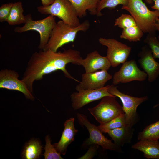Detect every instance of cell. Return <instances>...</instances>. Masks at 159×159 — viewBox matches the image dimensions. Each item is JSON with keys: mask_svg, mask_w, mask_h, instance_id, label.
<instances>
[{"mask_svg": "<svg viewBox=\"0 0 159 159\" xmlns=\"http://www.w3.org/2000/svg\"><path fill=\"white\" fill-rule=\"evenodd\" d=\"M144 42L150 49L153 58L159 59V41L156 34H148Z\"/></svg>", "mask_w": 159, "mask_h": 159, "instance_id": "obj_26", "label": "cell"}, {"mask_svg": "<svg viewBox=\"0 0 159 159\" xmlns=\"http://www.w3.org/2000/svg\"><path fill=\"white\" fill-rule=\"evenodd\" d=\"M14 3H9L2 4L0 7V22L6 21Z\"/></svg>", "mask_w": 159, "mask_h": 159, "instance_id": "obj_29", "label": "cell"}, {"mask_svg": "<svg viewBox=\"0 0 159 159\" xmlns=\"http://www.w3.org/2000/svg\"><path fill=\"white\" fill-rule=\"evenodd\" d=\"M82 59L80 52L72 49L62 52L40 50L31 56L21 80L32 93L35 81L42 80L44 76L57 70L62 71L66 77L79 82L71 76L66 67L69 63L81 66Z\"/></svg>", "mask_w": 159, "mask_h": 159, "instance_id": "obj_1", "label": "cell"}, {"mask_svg": "<svg viewBox=\"0 0 159 159\" xmlns=\"http://www.w3.org/2000/svg\"><path fill=\"white\" fill-rule=\"evenodd\" d=\"M158 40L159 41V35H158Z\"/></svg>", "mask_w": 159, "mask_h": 159, "instance_id": "obj_36", "label": "cell"}, {"mask_svg": "<svg viewBox=\"0 0 159 159\" xmlns=\"http://www.w3.org/2000/svg\"><path fill=\"white\" fill-rule=\"evenodd\" d=\"M132 126L127 125L108 131L107 133L119 147L131 142L134 132Z\"/></svg>", "mask_w": 159, "mask_h": 159, "instance_id": "obj_18", "label": "cell"}, {"mask_svg": "<svg viewBox=\"0 0 159 159\" xmlns=\"http://www.w3.org/2000/svg\"><path fill=\"white\" fill-rule=\"evenodd\" d=\"M37 9L42 14L57 16L73 27H77L81 24L75 8L69 0H55L51 5L39 6Z\"/></svg>", "mask_w": 159, "mask_h": 159, "instance_id": "obj_4", "label": "cell"}, {"mask_svg": "<svg viewBox=\"0 0 159 159\" xmlns=\"http://www.w3.org/2000/svg\"><path fill=\"white\" fill-rule=\"evenodd\" d=\"M45 152L43 155L45 159H62L60 154L58 153L53 145L51 144V140L48 135L46 138Z\"/></svg>", "mask_w": 159, "mask_h": 159, "instance_id": "obj_27", "label": "cell"}, {"mask_svg": "<svg viewBox=\"0 0 159 159\" xmlns=\"http://www.w3.org/2000/svg\"><path fill=\"white\" fill-rule=\"evenodd\" d=\"M127 125L126 116L124 113L106 123L100 124L98 127L102 132L106 133L110 130Z\"/></svg>", "mask_w": 159, "mask_h": 159, "instance_id": "obj_21", "label": "cell"}, {"mask_svg": "<svg viewBox=\"0 0 159 159\" xmlns=\"http://www.w3.org/2000/svg\"><path fill=\"white\" fill-rule=\"evenodd\" d=\"M81 66L84 68L86 73L98 70H107L111 66L107 57L100 55L96 50L87 54L86 57L82 59Z\"/></svg>", "mask_w": 159, "mask_h": 159, "instance_id": "obj_15", "label": "cell"}, {"mask_svg": "<svg viewBox=\"0 0 159 159\" xmlns=\"http://www.w3.org/2000/svg\"><path fill=\"white\" fill-rule=\"evenodd\" d=\"M112 77L106 70L86 73L82 75L81 81L75 87L77 91L82 90H97L105 87Z\"/></svg>", "mask_w": 159, "mask_h": 159, "instance_id": "obj_13", "label": "cell"}, {"mask_svg": "<svg viewBox=\"0 0 159 159\" xmlns=\"http://www.w3.org/2000/svg\"><path fill=\"white\" fill-rule=\"evenodd\" d=\"M145 1L147 3L149 4H152L153 2L152 0H145Z\"/></svg>", "mask_w": 159, "mask_h": 159, "instance_id": "obj_34", "label": "cell"}, {"mask_svg": "<svg viewBox=\"0 0 159 159\" xmlns=\"http://www.w3.org/2000/svg\"><path fill=\"white\" fill-rule=\"evenodd\" d=\"M108 85L97 90H87L74 92L70 95L72 106L75 110L79 109L92 102L107 96H114L107 90Z\"/></svg>", "mask_w": 159, "mask_h": 159, "instance_id": "obj_12", "label": "cell"}, {"mask_svg": "<svg viewBox=\"0 0 159 159\" xmlns=\"http://www.w3.org/2000/svg\"><path fill=\"white\" fill-rule=\"evenodd\" d=\"M158 106H159V103L158 104H157L156 105H155L153 107V108H155L156 107H157Z\"/></svg>", "mask_w": 159, "mask_h": 159, "instance_id": "obj_35", "label": "cell"}, {"mask_svg": "<svg viewBox=\"0 0 159 159\" xmlns=\"http://www.w3.org/2000/svg\"><path fill=\"white\" fill-rule=\"evenodd\" d=\"M145 139H159V120L147 126L138 133V140Z\"/></svg>", "mask_w": 159, "mask_h": 159, "instance_id": "obj_23", "label": "cell"}, {"mask_svg": "<svg viewBox=\"0 0 159 159\" xmlns=\"http://www.w3.org/2000/svg\"><path fill=\"white\" fill-rule=\"evenodd\" d=\"M138 56V63L148 75V81L150 82H154L159 75V63L155 60L150 49L146 45L142 47Z\"/></svg>", "mask_w": 159, "mask_h": 159, "instance_id": "obj_14", "label": "cell"}, {"mask_svg": "<svg viewBox=\"0 0 159 159\" xmlns=\"http://www.w3.org/2000/svg\"><path fill=\"white\" fill-rule=\"evenodd\" d=\"M108 92L115 97H119L122 104V107L126 116L128 125L132 126L139 120V115L136 110L138 107L148 99L147 96L142 97L132 96L120 91L117 87L112 84L108 85Z\"/></svg>", "mask_w": 159, "mask_h": 159, "instance_id": "obj_8", "label": "cell"}, {"mask_svg": "<svg viewBox=\"0 0 159 159\" xmlns=\"http://www.w3.org/2000/svg\"><path fill=\"white\" fill-rule=\"evenodd\" d=\"M76 114L80 125L82 127H85L89 133V138L83 143L84 146L97 145L101 146L104 150L122 153L121 147L117 146L111 140L105 137L98 126L90 122L86 116L78 113H77Z\"/></svg>", "mask_w": 159, "mask_h": 159, "instance_id": "obj_7", "label": "cell"}, {"mask_svg": "<svg viewBox=\"0 0 159 159\" xmlns=\"http://www.w3.org/2000/svg\"><path fill=\"white\" fill-rule=\"evenodd\" d=\"M19 74L15 71L10 69H2L0 71V88L15 90L23 93L26 97L33 100L34 97L26 84L19 79Z\"/></svg>", "mask_w": 159, "mask_h": 159, "instance_id": "obj_11", "label": "cell"}, {"mask_svg": "<svg viewBox=\"0 0 159 159\" xmlns=\"http://www.w3.org/2000/svg\"><path fill=\"white\" fill-rule=\"evenodd\" d=\"M143 32L137 25L123 29L120 37L130 42L139 41L143 35Z\"/></svg>", "mask_w": 159, "mask_h": 159, "instance_id": "obj_24", "label": "cell"}, {"mask_svg": "<svg viewBox=\"0 0 159 159\" xmlns=\"http://www.w3.org/2000/svg\"><path fill=\"white\" fill-rule=\"evenodd\" d=\"M73 4L79 18L86 15L87 11L92 15H97V7L100 0H69Z\"/></svg>", "mask_w": 159, "mask_h": 159, "instance_id": "obj_19", "label": "cell"}, {"mask_svg": "<svg viewBox=\"0 0 159 159\" xmlns=\"http://www.w3.org/2000/svg\"><path fill=\"white\" fill-rule=\"evenodd\" d=\"M55 0H41L42 6H47L52 4Z\"/></svg>", "mask_w": 159, "mask_h": 159, "instance_id": "obj_31", "label": "cell"}, {"mask_svg": "<svg viewBox=\"0 0 159 159\" xmlns=\"http://www.w3.org/2000/svg\"><path fill=\"white\" fill-rule=\"evenodd\" d=\"M90 24L86 20L79 26L74 27L60 20L56 22L51 33L49 40L42 50H50L57 52L63 45L75 40L77 33L85 32L89 28Z\"/></svg>", "mask_w": 159, "mask_h": 159, "instance_id": "obj_3", "label": "cell"}, {"mask_svg": "<svg viewBox=\"0 0 159 159\" xmlns=\"http://www.w3.org/2000/svg\"><path fill=\"white\" fill-rule=\"evenodd\" d=\"M122 9L128 11L138 26L143 33L156 34V19L159 18V11L149 10L142 0H128L127 4Z\"/></svg>", "mask_w": 159, "mask_h": 159, "instance_id": "obj_2", "label": "cell"}, {"mask_svg": "<svg viewBox=\"0 0 159 159\" xmlns=\"http://www.w3.org/2000/svg\"><path fill=\"white\" fill-rule=\"evenodd\" d=\"M24 25L14 29L15 32L21 33L28 31L34 30L39 34L40 41L38 48L43 50L47 44L52 31L56 22L54 16L49 15L42 19L34 20L32 19L30 14L26 16Z\"/></svg>", "mask_w": 159, "mask_h": 159, "instance_id": "obj_5", "label": "cell"}, {"mask_svg": "<svg viewBox=\"0 0 159 159\" xmlns=\"http://www.w3.org/2000/svg\"><path fill=\"white\" fill-rule=\"evenodd\" d=\"M137 25L135 21L131 15L123 14L115 19L114 24L115 26L122 29Z\"/></svg>", "mask_w": 159, "mask_h": 159, "instance_id": "obj_28", "label": "cell"}, {"mask_svg": "<svg viewBox=\"0 0 159 159\" xmlns=\"http://www.w3.org/2000/svg\"><path fill=\"white\" fill-rule=\"evenodd\" d=\"M115 97H104L97 105L88 109L90 114L100 124L106 123L125 113L122 106L117 102Z\"/></svg>", "mask_w": 159, "mask_h": 159, "instance_id": "obj_6", "label": "cell"}, {"mask_svg": "<svg viewBox=\"0 0 159 159\" xmlns=\"http://www.w3.org/2000/svg\"><path fill=\"white\" fill-rule=\"evenodd\" d=\"M98 41L107 47L106 56L111 66L116 67L126 61L131 50L130 47L113 38L100 37Z\"/></svg>", "mask_w": 159, "mask_h": 159, "instance_id": "obj_9", "label": "cell"}, {"mask_svg": "<svg viewBox=\"0 0 159 159\" xmlns=\"http://www.w3.org/2000/svg\"><path fill=\"white\" fill-rule=\"evenodd\" d=\"M148 77L146 73L140 70L134 59L126 61L112 77L113 84L127 83L133 81H144Z\"/></svg>", "mask_w": 159, "mask_h": 159, "instance_id": "obj_10", "label": "cell"}, {"mask_svg": "<svg viewBox=\"0 0 159 159\" xmlns=\"http://www.w3.org/2000/svg\"><path fill=\"white\" fill-rule=\"evenodd\" d=\"M128 2V0H100L97 7L96 16L98 17L102 16L101 11L105 8L112 9L119 4L125 6L127 4Z\"/></svg>", "mask_w": 159, "mask_h": 159, "instance_id": "obj_25", "label": "cell"}, {"mask_svg": "<svg viewBox=\"0 0 159 159\" xmlns=\"http://www.w3.org/2000/svg\"><path fill=\"white\" fill-rule=\"evenodd\" d=\"M74 117L67 120L64 124V129L59 141L53 145L60 154L65 155L68 145L74 140L75 136L78 130L75 128Z\"/></svg>", "mask_w": 159, "mask_h": 159, "instance_id": "obj_16", "label": "cell"}, {"mask_svg": "<svg viewBox=\"0 0 159 159\" xmlns=\"http://www.w3.org/2000/svg\"><path fill=\"white\" fill-rule=\"evenodd\" d=\"M42 147L37 140H32L26 145L22 152L23 158L26 159L38 158L41 153Z\"/></svg>", "mask_w": 159, "mask_h": 159, "instance_id": "obj_22", "label": "cell"}, {"mask_svg": "<svg viewBox=\"0 0 159 159\" xmlns=\"http://www.w3.org/2000/svg\"><path fill=\"white\" fill-rule=\"evenodd\" d=\"M24 11L21 2L14 3L6 21L12 26L25 24L26 18L23 14Z\"/></svg>", "mask_w": 159, "mask_h": 159, "instance_id": "obj_20", "label": "cell"}, {"mask_svg": "<svg viewBox=\"0 0 159 159\" xmlns=\"http://www.w3.org/2000/svg\"><path fill=\"white\" fill-rule=\"evenodd\" d=\"M154 5L151 6L152 9L159 11V0H152Z\"/></svg>", "mask_w": 159, "mask_h": 159, "instance_id": "obj_32", "label": "cell"}, {"mask_svg": "<svg viewBox=\"0 0 159 159\" xmlns=\"http://www.w3.org/2000/svg\"><path fill=\"white\" fill-rule=\"evenodd\" d=\"M156 23L155 24V26L159 32V18H157L156 19Z\"/></svg>", "mask_w": 159, "mask_h": 159, "instance_id": "obj_33", "label": "cell"}, {"mask_svg": "<svg viewBox=\"0 0 159 159\" xmlns=\"http://www.w3.org/2000/svg\"><path fill=\"white\" fill-rule=\"evenodd\" d=\"M99 146L97 145H91L86 153L78 158L80 159H91L95 155Z\"/></svg>", "mask_w": 159, "mask_h": 159, "instance_id": "obj_30", "label": "cell"}, {"mask_svg": "<svg viewBox=\"0 0 159 159\" xmlns=\"http://www.w3.org/2000/svg\"><path fill=\"white\" fill-rule=\"evenodd\" d=\"M131 147L142 152L144 156L148 159H159V142L158 140H140Z\"/></svg>", "mask_w": 159, "mask_h": 159, "instance_id": "obj_17", "label": "cell"}]
</instances>
